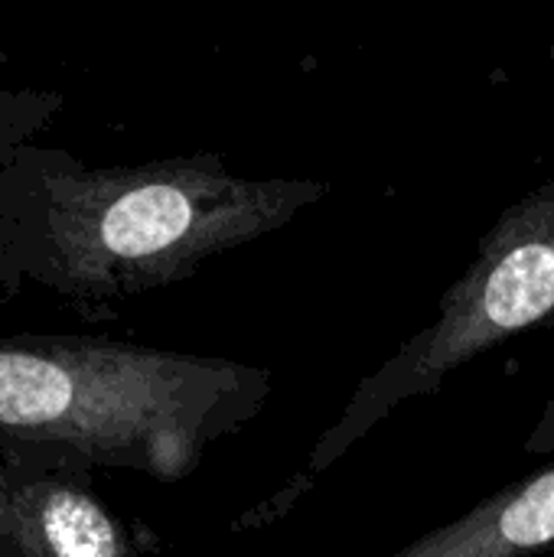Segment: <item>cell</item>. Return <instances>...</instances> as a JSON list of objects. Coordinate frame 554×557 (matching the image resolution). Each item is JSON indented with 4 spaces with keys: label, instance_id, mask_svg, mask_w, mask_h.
<instances>
[{
    "label": "cell",
    "instance_id": "cell-1",
    "mask_svg": "<svg viewBox=\"0 0 554 557\" xmlns=\"http://www.w3.org/2000/svg\"><path fill=\"white\" fill-rule=\"evenodd\" d=\"M330 196L323 180L232 176L219 153L85 166L23 144L0 157V287L98 310L189 281Z\"/></svg>",
    "mask_w": 554,
    "mask_h": 557
},
{
    "label": "cell",
    "instance_id": "cell-2",
    "mask_svg": "<svg viewBox=\"0 0 554 557\" xmlns=\"http://www.w3.org/2000/svg\"><path fill=\"white\" fill-rule=\"evenodd\" d=\"M271 398V372L108 336H0V444H56L98 470L193 476Z\"/></svg>",
    "mask_w": 554,
    "mask_h": 557
},
{
    "label": "cell",
    "instance_id": "cell-3",
    "mask_svg": "<svg viewBox=\"0 0 554 557\" xmlns=\"http://www.w3.org/2000/svg\"><path fill=\"white\" fill-rule=\"evenodd\" d=\"M532 330H554V180H545L500 215L480 238L467 271L441 297L438 317L356 385L340 418L310 447L304 467L251 506L232 532H258L284 522L392 411L438 395L454 372Z\"/></svg>",
    "mask_w": 554,
    "mask_h": 557
},
{
    "label": "cell",
    "instance_id": "cell-4",
    "mask_svg": "<svg viewBox=\"0 0 554 557\" xmlns=\"http://www.w3.org/2000/svg\"><path fill=\"white\" fill-rule=\"evenodd\" d=\"M95 470L72 447L0 444V557H144Z\"/></svg>",
    "mask_w": 554,
    "mask_h": 557
},
{
    "label": "cell",
    "instance_id": "cell-5",
    "mask_svg": "<svg viewBox=\"0 0 554 557\" xmlns=\"http://www.w3.org/2000/svg\"><path fill=\"white\" fill-rule=\"evenodd\" d=\"M554 552V463L389 557H539Z\"/></svg>",
    "mask_w": 554,
    "mask_h": 557
},
{
    "label": "cell",
    "instance_id": "cell-6",
    "mask_svg": "<svg viewBox=\"0 0 554 557\" xmlns=\"http://www.w3.org/2000/svg\"><path fill=\"white\" fill-rule=\"evenodd\" d=\"M62 108V95L39 88H10L0 82V157L10 150L33 144L39 131H46Z\"/></svg>",
    "mask_w": 554,
    "mask_h": 557
},
{
    "label": "cell",
    "instance_id": "cell-7",
    "mask_svg": "<svg viewBox=\"0 0 554 557\" xmlns=\"http://www.w3.org/2000/svg\"><path fill=\"white\" fill-rule=\"evenodd\" d=\"M526 454L529 457H545V454H554V392L549 395L542 414H539V424L535 431L529 434L526 441Z\"/></svg>",
    "mask_w": 554,
    "mask_h": 557
},
{
    "label": "cell",
    "instance_id": "cell-8",
    "mask_svg": "<svg viewBox=\"0 0 554 557\" xmlns=\"http://www.w3.org/2000/svg\"><path fill=\"white\" fill-rule=\"evenodd\" d=\"M7 297H10V294H7V290H3V287H0V304H3V300H7Z\"/></svg>",
    "mask_w": 554,
    "mask_h": 557
}]
</instances>
